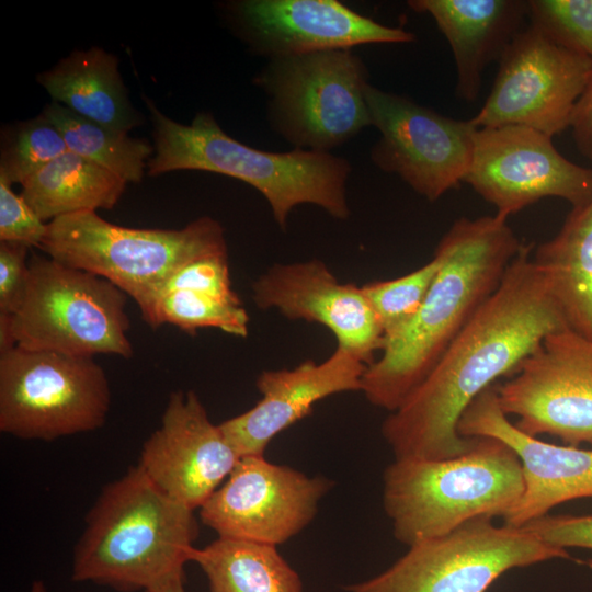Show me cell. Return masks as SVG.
Instances as JSON below:
<instances>
[{
	"label": "cell",
	"instance_id": "6da1fadb",
	"mask_svg": "<svg viewBox=\"0 0 592 592\" xmlns=\"http://www.w3.org/2000/svg\"><path fill=\"white\" fill-rule=\"evenodd\" d=\"M531 249L523 243L497 289L383 422L382 434L395 458L467 453L476 437L458 433L466 409L497 379L510 376L548 333L567 327Z\"/></svg>",
	"mask_w": 592,
	"mask_h": 592
},
{
	"label": "cell",
	"instance_id": "7a4b0ae2",
	"mask_svg": "<svg viewBox=\"0 0 592 592\" xmlns=\"http://www.w3.org/2000/svg\"><path fill=\"white\" fill-rule=\"evenodd\" d=\"M522 246L496 214L454 221L435 248L441 265L420 309L385 337L380 356L365 369L361 391L369 403L392 412L406 400L497 289Z\"/></svg>",
	"mask_w": 592,
	"mask_h": 592
},
{
	"label": "cell",
	"instance_id": "3957f363",
	"mask_svg": "<svg viewBox=\"0 0 592 592\" xmlns=\"http://www.w3.org/2000/svg\"><path fill=\"white\" fill-rule=\"evenodd\" d=\"M84 524L71 579L118 592H146L184 573L198 536L194 511L160 490L138 465L102 488Z\"/></svg>",
	"mask_w": 592,
	"mask_h": 592
},
{
	"label": "cell",
	"instance_id": "277c9868",
	"mask_svg": "<svg viewBox=\"0 0 592 592\" xmlns=\"http://www.w3.org/2000/svg\"><path fill=\"white\" fill-rule=\"evenodd\" d=\"M144 100L155 144V156L147 163L149 175L198 170L246 182L264 196L283 230L293 208L301 204H314L337 219L350 217L349 160L331 152L259 150L226 134L210 113L200 112L184 125L166 116L149 99Z\"/></svg>",
	"mask_w": 592,
	"mask_h": 592
},
{
	"label": "cell",
	"instance_id": "5b68a950",
	"mask_svg": "<svg viewBox=\"0 0 592 592\" xmlns=\"http://www.w3.org/2000/svg\"><path fill=\"white\" fill-rule=\"evenodd\" d=\"M523 490L519 457L489 436L455 457L395 458L383 474L384 510L395 538L408 546L478 517H504Z\"/></svg>",
	"mask_w": 592,
	"mask_h": 592
},
{
	"label": "cell",
	"instance_id": "8992f818",
	"mask_svg": "<svg viewBox=\"0 0 592 592\" xmlns=\"http://www.w3.org/2000/svg\"><path fill=\"white\" fill-rule=\"evenodd\" d=\"M127 295L95 274L33 254L24 296L0 315V352L12 346L72 356L129 358Z\"/></svg>",
	"mask_w": 592,
	"mask_h": 592
},
{
	"label": "cell",
	"instance_id": "52a82bcc",
	"mask_svg": "<svg viewBox=\"0 0 592 592\" xmlns=\"http://www.w3.org/2000/svg\"><path fill=\"white\" fill-rule=\"evenodd\" d=\"M39 248L70 267L101 276L147 309L162 284L184 264L227 255L221 225L203 216L182 229H141L106 221L94 210L47 223Z\"/></svg>",
	"mask_w": 592,
	"mask_h": 592
},
{
	"label": "cell",
	"instance_id": "ba28073f",
	"mask_svg": "<svg viewBox=\"0 0 592 592\" xmlns=\"http://www.w3.org/2000/svg\"><path fill=\"white\" fill-rule=\"evenodd\" d=\"M368 69L353 49L267 60L253 83L270 127L294 149L330 152L372 126Z\"/></svg>",
	"mask_w": 592,
	"mask_h": 592
},
{
	"label": "cell",
	"instance_id": "9c48e42d",
	"mask_svg": "<svg viewBox=\"0 0 592 592\" xmlns=\"http://www.w3.org/2000/svg\"><path fill=\"white\" fill-rule=\"evenodd\" d=\"M111 406L94 357L18 346L0 352V431L53 441L103 426Z\"/></svg>",
	"mask_w": 592,
	"mask_h": 592
},
{
	"label": "cell",
	"instance_id": "30bf717a",
	"mask_svg": "<svg viewBox=\"0 0 592 592\" xmlns=\"http://www.w3.org/2000/svg\"><path fill=\"white\" fill-rule=\"evenodd\" d=\"M569 558L568 550L543 542L525 526H498L491 517H478L410 545L385 571L345 590L487 592L506 571Z\"/></svg>",
	"mask_w": 592,
	"mask_h": 592
},
{
	"label": "cell",
	"instance_id": "8fae6325",
	"mask_svg": "<svg viewBox=\"0 0 592 592\" xmlns=\"http://www.w3.org/2000/svg\"><path fill=\"white\" fill-rule=\"evenodd\" d=\"M498 61L492 89L470 118L476 128L517 125L553 137L570 127L592 73L591 58L556 45L530 24Z\"/></svg>",
	"mask_w": 592,
	"mask_h": 592
},
{
	"label": "cell",
	"instance_id": "7c38bea8",
	"mask_svg": "<svg viewBox=\"0 0 592 592\" xmlns=\"http://www.w3.org/2000/svg\"><path fill=\"white\" fill-rule=\"evenodd\" d=\"M494 389L524 433L592 445V339L568 327L548 333Z\"/></svg>",
	"mask_w": 592,
	"mask_h": 592
},
{
	"label": "cell",
	"instance_id": "4fadbf2b",
	"mask_svg": "<svg viewBox=\"0 0 592 592\" xmlns=\"http://www.w3.org/2000/svg\"><path fill=\"white\" fill-rule=\"evenodd\" d=\"M365 98L372 126L380 133L369 153L374 166L430 202L465 181L477 129L470 119L442 115L371 83Z\"/></svg>",
	"mask_w": 592,
	"mask_h": 592
},
{
	"label": "cell",
	"instance_id": "5bb4252c",
	"mask_svg": "<svg viewBox=\"0 0 592 592\" xmlns=\"http://www.w3.org/2000/svg\"><path fill=\"white\" fill-rule=\"evenodd\" d=\"M332 481L309 477L264 455L244 456L198 509L201 522L220 538L277 547L316 516Z\"/></svg>",
	"mask_w": 592,
	"mask_h": 592
},
{
	"label": "cell",
	"instance_id": "9a60e30c",
	"mask_svg": "<svg viewBox=\"0 0 592 592\" xmlns=\"http://www.w3.org/2000/svg\"><path fill=\"white\" fill-rule=\"evenodd\" d=\"M464 182L505 219L546 197L565 200L572 208L592 198L591 168L566 159L550 136L517 125L476 129Z\"/></svg>",
	"mask_w": 592,
	"mask_h": 592
},
{
	"label": "cell",
	"instance_id": "2e32d148",
	"mask_svg": "<svg viewBox=\"0 0 592 592\" xmlns=\"http://www.w3.org/2000/svg\"><path fill=\"white\" fill-rule=\"evenodd\" d=\"M238 36L267 60L365 44H405L415 35L337 0H238L226 5Z\"/></svg>",
	"mask_w": 592,
	"mask_h": 592
},
{
	"label": "cell",
	"instance_id": "e0dca14e",
	"mask_svg": "<svg viewBox=\"0 0 592 592\" xmlns=\"http://www.w3.org/2000/svg\"><path fill=\"white\" fill-rule=\"evenodd\" d=\"M241 457L193 390L170 394L160 425L144 442L139 463L166 494L195 511Z\"/></svg>",
	"mask_w": 592,
	"mask_h": 592
},
{
	"label": "cell",
	"instance_id": "ac0fdd59",
	"mask_svg": "<svg viewBox=\"0 0 592 592\" xmlns=\"http://www.w3.org/2000/svg\"><path fill=\"white\" fill-rule=\"evenodd\" d=\"M458 433L464 437H494L519 457L524 490L503 517L506 525L522 527L560 503L592 498V449L556 445L524 433L501 410L494 386L466 409Z\"/></svg>",
	"mask_w": 592,
	"mask_h": 592
},
{
	"label": "cell",
	"instance_id": "d6986e66",
	"mask_svg": "<svg viewBox=\"0 0 592 592\" xmlns=\"http://www.w3.org/2000/svg\"><path fill=\"white\" fill-rule=\"evenodd\" d=\"M252 297L261 309L323 325L366 365L383 350L385 334L362 286L340 283L320 260L273 265L253 282Z\"/></svg>",
	"mask_w": 592,
	"mask_h": 592
},
{
	"label": "cell",
	"instance_id": "ffe728a7",
	"mask_svg": "<svg viewBox=\"0 0 592 592\" xmlns=\"http://www.w3.org/2000/svg\"><path fill=\"white\" fill-rule=\"evenodd\" d=\"M367 365L337 346L321 363L306 361L293 369L264 371L257 378L261 399L246 412L219 423L240 457L264 455L281 432L335 394L361 391Z\"/></svg>",
	"mask_w": 592,
	"mask_h": 592
},
{
	"label": "cell",
	"instance_id": "44dd1931",
	"mask_svg": "<svg viewBox=\"0 0 592 592\" xmlns=\"http://www.w3.org/2000/svg\"><path fill=\"white\" fill-rule=\"evenodd\" d=\"M408 7L433 18L456 66V95L476 102L488 65L499 60L528 16L527 0H410Z\"/></svg>",
	"mask_w": 592,
	"mask_h": 592
},
{
	"label": "cell",
	"instance_id": "7402d4cb",
	"mask_svg": "<svg viewBox=\"0 0 592 592\" xmlns=\"http://www.w3.org/2000/svg\"><path fill=\"white\" fill-rule=\"evenodd\" d=\"M59 104L105 127L128 133L141 123L124 86L116 56L100 47L75 50L37 76Z\"/></svg>",
	"mask_w": 592,
	"mask_h": 592
},
{
	"label": "cell",
	"instance_id": "603a6c76",
	"mask_svg": "<svg viewBox=\"0 0 592 592\" xmlns=\"http://www.w3.org/2000/svg\"><path fill=\"white\" fill-rule=\"evenodd\" d=\"M566 326L592 339V198L532 255Z\"/></svg>",
	"mask_w": 592,
	"mask_h": 592
},
{
	"label": "cell",
	"instance_id": "cb8c5ba5",
	"mask_svg": "<svg viewBox=\"0 0 592 592\" xmlns=\"http://www.w3.org/2000/svg\"><path fill=\"white\" fill-rule=\"evenodd\" d=\"M126 182L116 174L67 151L25 180L21 195L43 221L84 210L111 209Z\"/></svg>",
	"mask_w": 592,
	"mask_h": 592
},
{
	"label": "cell",
	"instance_id": "d4e9b609",
	"mask_svg": "<svg viewBox=\"0 0 592 592\" xmlns=\"http://www.w3.org/2000/svg\"><path fill=\"white\" fill-rule=\"evenodd\" d=\"M209 592H303L300 577L277 547L217 537L192 554Z\"/></svg>",
	"mask_w": 592,
	"mask_h": 592
},
{
	"label": "cell",
	"instance_id": "484cf974",
	"mask_svg": "<svg viewBox=\"0 0 592 592\" xmlns=\"http://www.w3.org/2000/svg\"><path fill=\"white\" fill-rule=\"evenodd\" d=\"M43 114L58 128L68 151L109 170L126 183L141 181L146 160L153 151L147 140L89 121L57 102L48 104Z\"/></svg>",
	"mask_w": 592,
	"mask_h": 592
},
{
	"label": "cell",
	"instance_id": "4316f807",
	"mask_svg": "<svg viewBox=\"0 0 592 592\" xmlns=\"http://www.w3.org/2000/svg\"><path fill=\"white\" fill-rule=\"evenodd\" d=\"M153 329L170 323L187 333L216 328L226 333L248 335L249 316L242 304H231L191 291H171L158 295L141 312Z\"/></svg>",
	"mask_w": 592,
	"mask_h": 592
},
{
	"label": "cell",
	"instance_id": "83f0119b",
	"mask_svg": "<svg viewBox=\"0 0 592 592\" xmlns=\"http://www.w3.org/2000/svg\"><path fill=\"white\" fill-rule=\"evenodd\" d=\"M68 151L58 128L42 113L15 125L2 144L0 177L22 184Z\"/></svg>",
	"mask_w": 592,
	"mask_h": 592
},
{
	"label": "cell",
	"instance_id": "f1b7e54d",
	"mask_svg": "<svg viewBox=\"0 0 592 592\" xmlns=\"http://www.w3.org/2000/svg\"><path fill=\"white\" fill-rule=\"evenodd\" d=\"M437 255L417 270L392 280L362 286L385 337L409 322L420 309L440 270Z\"/></svg>",
	"mask_w": 592,
	"mask_h": 592
},
{
	"label": "cell",
	"instance_id": "f546056e",
	"mask_svg": "<svg viewBox=\"0 0 592 592\" xmlns=\"http://www.w3.org/2000/svg\"><path fill=\"white\" fill-rule=\"evenodd\" d=\"M531 25L558 46L592 59V0H527Z\"/></svg>",
	"mask_w": 592,
	"mask_h": 592
},
{
	"label": "cell",
	"instance_id": "4dcf8cb0",
	"mask_svg": "<svg viewBox=\"0 0 592 592\" xmlns=\"http://www.w3.org/2000/svg\"><path fill=\"white\" fill-rule=\"evenodd\" d=\"M227 260V255H209L184 264L169 276L156 297L171 291H191L227 303L242 304L232 289Z\"/></svg>",
	"mask_w": 592,
	"mask_h": 592
},
{
	"label": "cell",
	"instance_id": "1f68e13d",
	"mask_svg": "<svg viewBox=\"0 0 592 592\" xmlns=\"http://www.w3.org/2000/svg\"><path fill=\"white\" fill-rule=\"evenodd\" d=\"M11 186V182L0 177V241L39 248L47 224Z\"/></svg>",
	"mask_w": 592,
	"mask_h": 592
},
{
	"label": "cell",
	"instance_id": "d6a6232c",
	"mask_svg": "<svg viewBox=\"0 0 592 592\" xmlns=\"http://www.w3.org/2000/svg\"><path fill=\"white\" fill-rule=\"evenodd\" d=\"M524 526L551 546L592 549V515L547 514Z\"/></svg>",
	"mask_w": 592,
	"mask_h": 592
},
{
	"label": "cell",
	"instance_id": "836d02e7",
	"mask_svg": "<svg viewBox=\"0 0 592 592\" xmlns=\"http://www.w3.org/2000/svg\"><path fill=\"white\" fill-rule=\"evenodd\" d=\"M30 249L23 243L0 241V315L14 312L24 296Z\"/></svg>",
	"mask_w": 592,
	"mask_h": 592
},
{
	"label": "cell",
	"instance_id": "e575fe53",
	"mask_svg": "<svg viewBox=\"0 0 592 592\" xmlns=\"http://www.w3.org/2000/svg\"><path fill=\"white\" fill-rule=\"evenodd\" d=\"M570 128L577 148L592 161V73L577 102Z\"/></svg>",
	"mask_w": 592,
	"mask_h": 592
},
{
	"label": "cell",
	"instance_id": "d590c367",
	"mask_svg": "<svg viewBox=\"0 0 592 592\" xmlns=\"http://www.w3.org/2000/svg\"><path fill=\"white\" fill-rule=\"evenodd\" d=\"M184 578V573H178L146 592H186Z\"/></svg>",
	"mask_w": 592,
	"mask_h": 592
},
{
	"label": "cell",
	"instance_id": "8d00e7d4",
	"mask_svg": "<svg viewBox=\"0 0 592 592\" xmlns=\"http://www.w3.org/2000/svg\"><path fill=\"white\" fill-rule=\"evenodd\" d=\"M30 592H48V590L42 580H35L32 583Z\"/></svg>",
	"mask_w": 592,
	"mask_h": 592
},
{
	"label": "cell",
	"instance_id": "74e56055",
	"mask_svg": "<svg viewBox=\"0 0 592 592\" xmlns=\"http://www.w3.org/2000/svg\"><path fill=\"white\" fill-rule=\"evenodd\" d=\"M584 563H585V566H588L590 569H592V558L587 559V560L584 561Z\"/></svg>",
	"mask_w": 592,
	"mask_h": 592
}]
</instances>
